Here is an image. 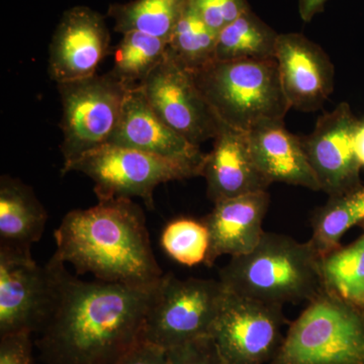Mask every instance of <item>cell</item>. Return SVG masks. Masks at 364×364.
Masks as SVG:
<instances>
[{
    "label": "cell",
    "instance_id": "obj_4",
    "mask_svg": "<svg viewBox=\"0 0 364 364\" xmlns=\"http://www.w3.org/2000/svg\"><path fill=\"white\" fill-rule=\"evenodd\" d=\"M193 76L215 114L236 130L284 121L291 109L275 59L215 61Z\"/></svg>",
    "mask_w": 364,
    "mask_h": 364
},
{
    "label": "cell",
    "instance_id": "obj_6",
    "mask_svg": "<svg viewBox=\"0 0 364 364\" xmlns=\"http://www.w3.org/2000/svg\"><path fill=\"white\" fill-rule=\"evenodd\" d=\"M226 287L221 280L179 279L164 274L158 284L142 341L168 349L210 336Z\"/></svg>",
    "mask_w": 364,
    "mask_h": 364
},
{
    "label": "cell",
    "instance_id": "obj_15",
    "mask_svg": "<svg viewBox=\"0 0 364 364\" xmlns=\"http://www.w3.org/2000/svg\"><path fill=\"white\" fill-rule=\"evenodd\" d=\"M109 144L131 148L203 168L205 154L200 146L164 123L155 114L141 87L129 90L121 119Z\"/></svg>",
    "mask_w": 364,
    "mask_h": 364
},
{
    "label": "cell",
    "instance_id": "obj_5",
    "mask_svg": "<svg viewBox=\"0 0 364 364\" xmlns=\"http://www.w3.org/2000/svg\"><path fill=\"white\" fill-rule=\"evenodd\" d=\"M270 364H364V310L323 291L289 325Z\"/></svg>",
    "mask_w": 364,
    "mask_h": 364
},
{
    "label": "cell",
    "instance_id": "obj_33",
    "mask_svg": "<svg viewBox=\"0 0 364 364\" xmlns=\"http://www.w3.org/2000/svg\"><path fill=\"white\" fill-rule=\"evenodd\" d=\"M363 229H364V224L363 225Z\"/></svg>",
    "mask_w": 364,
    "mask_h": 364
},
{
    "label": "cell",
    "instance_id": "obj_11",
    "mask_svg": "<svg viewBox=\"0 0 364 364\" xmlns=\"http://www.w3.org/2000/svg\"><path fill=\"white\" fill-rule=\"evenodd\" d=\"M141 90L155 114L189 142L200 146L219 133L222 121L200 92L195 76L168 57Z\"/></svg>",
    "mask_w": 364,
    "mask_h": 364
},
{
    "label": "cell",
    "instance_id": "obj_1",
    "mask_svg": "<svg viewBox=\"0 0 364 364\" xmlns=\"http://www.w3.org/2000/svg\"><path fill=\"white\" fill-rule=\"evenodd\" d=\"M157 287L85 282L64 270L38 342L46 364H116L142 340Z\"/></svg>",
    "mask_w": 364,
    "mask_h": 364
},
{
    "label": "cell",
    "instance_id": "obj_27",
    "mask_svg": "<svg viewBox=\"0 0 364 364\" xmlns=\"http://www.w3.org/2000/svg\"><path fill=\"white\" fill-rule=\"evenodd\" d=\"M189 6L217 33L251 9L248 0H189Z\"/></svg>",
    "mask_w": 364,
    "mask_h": 364
},
{
    "label": "cell",
    "instance_id": "obj_8",
    "mask_svg": "<svg viewBox=\"0 0 364 364\" xmlns=\"http://www.w3.org/2000/svg\"><path fill=\"white\" fill-rule=\"evenodd\" d=\"M62 102V173L86 153L109 144L121 119L128 88L111 74L58 83Z\"/></svg>",
    "mask_w": 364,
    "mask_h": 364
},
{
    "label": "cell",
    "instance_id": "obj_26",
    "mask_svg": "<svg viewBox=\"0 0 364 364\" xmlns=\"http://www.w3.org/2000/svg\"><path fill=\"white\" fill-rule=\"evenodd\" d=\"M161 246L169 257L184 267L205 264L210 250V232L203 221L179 218L165 226Z\"/></svg>",
    "mask_w": 364,
    "mask_h": 364
},
{
    "label": "cell",
    "instance_id": "obj_3",
    "mask_svg": "<svg viewBox=\"0 0 364 364\" xmlns=\"http://www.w3.org/2000/svg\"><path fill=\"white\" fill-rule=\"evenodd\" d=\"M321 258L309 241L264 232L251 252L231 257L220 280L229 291L263 303H310L325 291Z\"/></svg>",
    "mask_w": 364,
    "mask_h": 364
},
{
    "label": "cell",
    "instance_id": "obj_20",
    "mask_svg": "<svg viewBox=\"0 0 364 364\" xmlns=\"http://www.w3.org/2000/svg\"><path fill=\"white\" fill-rule=\"evenodd\" d=\"M279 35L249 9L218 33L215 61L275 59Z\"/></svg>",
    "mask_w": 364,
    "mask_h": 364
},
{
    "label": "cell",
    "instance_id": "obj_16",
    "mask_svg": "<svg viewBox=\"0 0 364 364\" xmlns=\"http://www.w3.org/2000/svg\"><path fill=\"white\" fill-rule=\"evenodd\" d=\"M200 176L205 179L208 198L214 203L267 191L270 186L254 161L247 133L223 122L212 151L205 154Z\"/></svg>",
    "mask_w": 364,
    "mask_h": 364
},
{
    "label": "cell",
    "instance_id": "obj_21",
    "mask_svg": "<svg viewBox=\"0 0 364 364\" xmlns=\"http://www.w3.org/2000/svg\"><path fill=\"white\" fill-rule=\"evenodd\" d=\"M364 224V186L329 196L312 218L310 242L321 257L341 247L342 237L356 225Z\"/></svg>",
    "mask_w": 364,
    "mask_h": 364
},
{
    "label": "cell",
    "instance_id": "obj_31",
    "mask_svg": "<svg viewBox=\"0 0 364 364\" xmlns=\"http://www.w3.org/2000/svg\"><path fill=\"white\" fill-rule=\"evenodd\" d=\"M328 0H299V13L305 23L312 21L316 14L321 13Z\"/></svg>",
    "mask_w": 364,
    "mask_h": 364
},
{
    "label": "cell",
    "instance_id": "obj_10",
    "mask_svg": "<svg viewBox=\"0 0 364 364\" xmlns=\"http://www.w3.org/2000/svg\"><path fill=\"white\" fill-rule=\"evenodd\" d=\"M286 324L282 306L226 289L210 337L225 364H270L284 342Z\"/></svg>",
    "mask_w": 364,
    "mask_h": 364
},
{
    "label": "cell",
    "instance_id": "obj_28",
    "mask_svg": "<svg viewBox=\"0 0 364 364\" xmlns=\"http://www.w3.org/2000/svg\"><path fill=\"white\" fill-rule=\"evenodd\" d=\"M167 351L170 364H225L210 336L193 340Z\"/></svg>",
    "mask_w": 364,
    "mask_h": 364
},
{
    "label": "cell",
    "instance_id": "obj_23",
    "mask_svg": "<svg viewBox=\"0 0 364 364\" xmlns=\"http://www.w3.org/2000/svg\"><path fill=\"white\" fill-rule=\"evenodd\" d=\"M166 56V41L136 31L124 33L114 49L109 74L128 90L141 87Z\"/></svg>",
    "mask_w": 364,
    "mask_h": 364
},
{
    "label": "cell",
    "instance_id": "obj_30",
    "mask_svg": "<svg viewBox=\"0 0 364 364\" xmlns=\"http://www.w3.org/2000/svg\"><path fill=\"white\" fill-rule=\"evenodd\" d=\"M116 364H170L168 351L141 340Z\"/></svg>",
    "mask_w": 364,
    "mask_h": 364
},
{
    "label": "cell",
    "instance_id": "obj_7",
    "mask_svg": "<svg viewBox=\"0 0 364 364\" xmlns=\"http://www.w3.org/2000/svg\"><path fill=\"white\" fill-rule=\"evenodd\" d=\"M71 171L90 177L98 200L139 198L148 208H154L153 193L160 184L202 174L195 165L112 144L86 153L66 173Z\"/></svg>",
    "mask_w": 364,
    "mask_h": 364
},
{
    "label": "cell",
    "instance_id": "obj_25",
    "mask_svg": "<svg viewBox=\"0 0 364 364\" xmlns=\"http://www.w3.org/2000/svg\"><path fill=\"white\" fill-rule=\"evenodd\" d=\"M217 40L218 33L188 4L167 43V57L195 74L215 61Z\"/></svg>",
    "mask_w": 364,
    "mask_h": 364
},
{
    "label": "cell",
    "instance_id": "obj_2",
    "mask_svg": "<svg viewBox=\"0 0 364 364\" xmlns=\"http://www.w3.org/2000/svg\"><path fill=\"white\" fill-rule=\"evenodd\" d=\"M53 257L69 263L78 274L91 273L102 282L156 287L163 274L152 246L143 210L131 198L98 200L74 210L55 231Z\"/></svg>",
    "mask_w": 364,
    "mask_h": 364
},
{
    "label": "cell",
    "instance_id": "obj_19",
    "mask_svg": "<svg viewBox=\"0 0 364 364\" xmlns=\"http://www.w3.org/2000/svg\"><path fill=\"white\" fill-rule=\"evenodd\" d=\"M48 215L32 188L18 179H0V247L31 252L40 241Z\"/></svg>",
    "mask_w": 364,
    "mask_h": 364
},
{
    "label": "cell",
    "instance_id": "obj_18",
    "mask_svg": "<svg viewBox=\"0 0 364 364\" xmlns=\"http://www.w3.org/2000/svg\"><path fill=\"white\" fill-rule=\"evenodd\" d=\"M249 148L258 169L273 182L321 191L301 138L287 130L284 121L265 122L247 132Z\"/></svg>",
    "mask_w": 364,
    "mask_h": 364
},
{
    "label": "cell",
    "instance_id": "obj_13",
    "mask_svg": "<svg viewBox=\"0 0 364 364\" xmlns=\"http://www.w3.org/2000/svg\"><path fill=\"white\" fill-rule=\"evenodd\" d=\"M111 53V35L104 16L87 6H74L64 13L49 54V73L57 83L95 75Z\"/></svg>",
    "mask_w": 364,
    "mask_h": 364
},
{
    "label": "cell",
    "instance_id": "obj_32",
    "mask_svg": "<svg viewBox=\"0 0 364 364\" xmlns=\"http://www.w3.org/2000/svg\"><path fill=\"white\" fill-rule=\"evenodd\" d=\"M354 150L361 167H364V121L358 122L354 135Z\"/></svg>",
    "mask_w": 364,
    "mask_h": 364
},
{
    "label": "cell",
    "instance_id": "obj_24",
    "mask_svg": "<svg viewBox=\"0 0 364 364\" xmlns=\"http://www.w3.org/2000/svg\"><path fill=\"white\" fill-rule=\"evenodd\" d=\"M321 274L326 291L364 310V233L323 256Z\"/></svg>",
    "mask_w": 364,
    "mask_h": 364
},
{
    "label": "cell",
    "instance_id": "obj_9",
    "mask_svg": "<svg viewBox=\"0 0 364 364\" xmlns=\"http://www.w3.org/2000/svg\"><path fill=\"white\" fill-rule=\"evenodd\" d=\"M65 264L41 267L31 252L0 247V332L41 331L58 301Z\"/></svg>",
    "mask_w": 364,
    "mask_h": 364
},
{
    "label": "cell",
    "instance_id": "obj_17",
    "mask_svg": "<svg viewBox=\"0 0 364 364\" xmlns=\"http://www.w3.org/2000/svg\"><path fill=\"white\" fill-rule=\"evenodd\" d=\"M269 200L267 191L215 203L203 220L210 232L205 264L212 267L223 255L236 257L251 252L264 234L262 224Z\"/></svg>",
    "mask_w": 364,
    "mask_h": 364
},
{
    "label": "cell",
    "instance_id": "obj_14",
    "mask_svg": "<svg viewBox=\"0 0 364 364\" xmlns=\"http://www.w3.org/2000/svg\"><path fill=\"white\" fill-rule=\"evenodd\" d=\"M275 61L289 107L315 112L334 88V66L320 46L301 33H279Z\"/></svg>",
    "mask_w": 364,
    "mask_h": 364
},
{
    "label": "cell",
    "instance_id": "obj_12",
    "mask_svg": "<svg viewBox=\"0 0 364 364\" xmlns=\"http://www.w3.org/2000/svg\"><path fill=\"white\" fill-rule=\"evenodd\" d=\"M358 122L348 104L342 102L318 117L310 135L299 136L320 189L329 196L363 186L354 150Z\"/></svg>",
    "mask_w": 364,
    "mask_h": 364
},
{
    "label": "cell",
    "instance_id": "obj_29",
    "mask_svg": "<svg viewBox=\"0 0 364 364\" xmlns=\"http://www.w3.org/2000/svg\"><path fill=\"white\" fill-rule=\"evenodd\" d=\"M31 334L23 331L2 335L0 364H33Z\"/></svg>",
    "mask_w": 364,
    "mask_h": 364
},
{
    "label": "cell",
    "instance_id": "obj_22",
    "mask_svg": "<svg viewBox=\"0 0 364 364\" xmlns=\"http://www.w3.org/2000/svg\"><path fill=\"white\" fill-rule=\"evenodd\" d=\"M188 4L189 0H133L112 4L109 16L114 21L117 32L136 31L168 43Z\"/></svg>",
    "mask_w": 364,
    "mask_h": 364
}]
</instances>
